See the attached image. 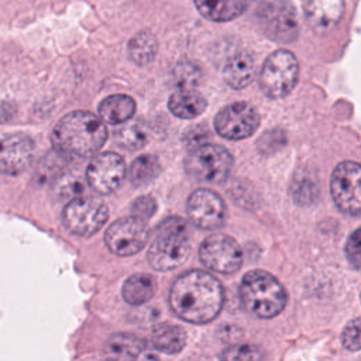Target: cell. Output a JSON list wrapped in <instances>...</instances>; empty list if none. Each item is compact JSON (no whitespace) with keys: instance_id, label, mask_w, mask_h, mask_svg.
I'll use <instances>...</instances> for the list:
<instances>
[{"instance_id":"1","label":"cell","mask_w":361,"mask_h":361,"mask_svg":"<svg viewBox=\"0 0 361 361\" xmlns=\"http://www.w3.org/2000/svg\"><path fill=\"white\" fill-rule=\"evenodd\" d=\"M172 310L183 320L195 324L212 322L221 310L224 290L212 274L192 269L175 279L169 290Z\"/></svg>"},{"instance_id":"2","label":"cell","mask_w":361,"mask_h":361,"mask_svg":"<svg viewBox=\"0 0 361 361\" xmlns=\"http://www.w3.org/2000/svg\"><path fill=\"white\" fill-rule=\"evenodd\" d=\"M107 138L102 118L90 111L76 110L63 116L54 127V149L66 159H85L94 155Z\"/></svg>"},{"instance_id":"3","label":"cell","mask_w":361,"mask_h":361,"mask_svg":"<svg viewBox=\"0 0 361 361\" xmlns=\"http://www.w3.org/2000/svg\"><path fill=\"white\" fill-rule=\"evenodd\" d=\"M240 299L248 313L261 319H271L283 310L288 295L274 275L254 269L241 279Z\"/></svg>"},{"instance_id":"4","label":"cell","mask_w":361,"mask_h":361,"mask_svg":"<svg viewBox=\"0 0 361 361\" xmlns=\"http://www.w3.org/2000/svg\"><path fill=\"white\" fill-rule=\"evenodd\" d=\"M189 228L183 219L169 217L158 227L148 250V262L158 271L175 269L189 255Z\"/></svg>"},{"instance_id":"5","label":"cell","mask_w":361,"mask_h":361,"mask_svg":"<svg viewBox=\"0 0 361 361\" xmlns=\"http://www.w3.org/2000/svg\"><path fill=\"white\" fill-rule=\"evenodd\" d=\"M233 168L231 154L221 145L204 144L189 152L185 159V171L195 180L204 183H221Z\"/></svg>"},{"instance_id":"6","label":"cell","mask_w":361,"mask_h":361,"mask_svg":"<svg viewBox=\"0 0 361 361\" xmlns=\"http://www.w3.org/2000/svg\"><path fill=\"white\" fill-rule=\"evenodd\" d=\"M299 63L295 55L286 49L271 54L259 72V87L271 99L285 97L298 82Z\"/></svg>"},{"instance_id":"7","label":"cell","mask_w":361,"mask_h":361,"mask_svg":"<svg viewBox=\"0 0 361 361\" xmlns=\"http://www.w3.org/2000/svg\"><path fill=\"white\" fill-rule=\"evenodd\" d=\"M109 219V207L99 197H75L62 212L63 226L73 234L89 237L99 231Z\"/></svg>"},{"instance_id":"8","label":"cell","mask_w":361,"mask_h":361,"mask_svg":"<svg viewBox=\"0 0 361 361\" xmlns=\"http://www.w3.org/2000/svg\"><path fill=\"white\" fill-rule=\"evenodd\" d=\"M330 192L343 213L361 216V165L351 161L338 164L331 173Z\"/></svg>"},{"instance_id":"9","label":"cell","mask_w":361,"mask_h":361,"mask_svg":"<svg viewBox=\"0 0 361 361\" xmlns=\"http://www.w3.org/2000/svg\"><path fill=\"white\" fill-rule=\"evenodd\" d=\"M202 264L219 274H233L243 264V251L238 243L226 234H212L203 240L199 248Z\"/></svg>"},{"instance_id":"10","label":"cell","mask_w":361,"mask_h":361,"mask_svg":"<svg viewBox=\"0 0 361 361\" xmlns=\"http://www.w3.org/2000/svg\"><path fill=\"white\" fill-rule=\"evenodd\" d=\"M149 228L145 220L128 216L111 223L104 234L107 248L120 257L137 254L147 244Z\"/></svg>"},{"instance_id":"11","label":"cell","mask_w":361,"mask_h":361,"mask_svg":"<svg viewBox=\"0 0 361 361\" xmlns=\"http://www.w3.org/2000/svg\"><path fill=\"white\" fill-rule=\"evenodd\" d=\"M259 126L258 111L245 102H237L220 110L214 118L216 131L227 140H243L252 135Z\"/></svg>"},{"instance_id":"12","label":"cell","mask_w":361,"mask_h":361,"mask_svg":"<svg viewBox=\"0 0 361 361\" xmlns=\"http://www.w3.org/2000/svg\"><path fill=\"white\" fill-rule=\"evenodd\" d=\"M259 24L267 37L276 42H292L299 34V24L295 8L283 1L276 0L267 3L258 14Z\"/></svg>"},{"instance_id":"13","label":"cell","mask_w":361,"mask_h":361,"mask_svg":"<svg viewBox=\"0 0 361 361\" xmlns=\"http://www.w3.org/2000/svg\"><path fill=\"white\" fill-rule=\"evenodd\" d=\"M186 210L190 221L203 230H214L224 224L227 210L223 199L210 189H196L188 199Z\"/></svg>"},{"instance_id":"14","label":"cell","mask_w":361,"mask_h":361,"mask_svg":"<svg viewBox=\"0 0 361 361\" xmlns=\"http://www.w3.org/2000/svg\"><path fill=\"white\" fill-rule=\"evenodd\" d=\"M126 176V164L123 157L116 152L97 154L86 169L87 183L99 193L109 195L114 192Z\"/></svg>"},{"instance_id":"15","label":"cell","mask_w":361,"mask_h":361,"mask_svg":"<svg viewBox=\"0 0 361 361\" xmlns=\"http://www.w3.org/2000/svg\"><path fill=\"white\" fill-rule=\"evenodd\" d=\"M34 142L23 133H13L0 137V172L18 175L32 161Z\"/></svg>"},{"instance_id":"16","label":"cell","mask_w":361,"mask_h":361,"mask_svg":"<svg viewBox=\"0 0 361 361\" xmlns=\"http://www.w3.org/2000/svg\"><path fill=\"white\" fill-rule=\"evenodd\" d=\"M344 14V0H307L305 18L309 27L317 34L333 30Z\"/></svg>"},{"instance_id":"17","label":"cell","mask_w":361,"mask_h":361,"mask_svg":"<svg viewBox=\"0 0 361 361\" xmlns=\"http://www.w3.org/2000/svg\"><path fill=\"white\" fill-rule=\"evenodd\" d=\"M107 353L118 361H144L147 360V345L145 343L134 334L117 333L113 334L107 344Z\"/></svg>"},{"instance_id":"18","label":"cell","mask_w":361,"mask_h":361,"mask_svg":"<svg viewBox=\"0 0 361 361\" xmlns=\"http://www.w3.org/2000/svg\"><path fill=\"white\" fill-rule=\"evenodd\" d=\"M255 75V61L248 52L233 55L224 65L223 78L233 89H243L251 83Z\"/></svg>"},{"instance_id":"19","label":"cell","mask_w":361,"mask_h":361,"mask_svg":"<svg viewBox=\"0 0 361 361\" xmlns=\"http://www.w3.org/2000/svg\"><path fill=\"white\" fill-rule=\"evenodd\" d=\"M168 106L171 113L179 118H195L206 110L207 102L196 89H178L169 97Z\"/></svg>"},{"instance_id":"20","label":"cell","mask_w":361,"mask_h":361,"mask_svg":"<svg viewBox=\"0 0 361 361\" xmlns=\"http://www.w3.org/2000/svg\"><path fill=\"white\" fill-rule=\"evenodd\" d=\"M199 13L207 20L223 23L241 16L247 0H193Z\"/></svg>"},{"instance_id":"21","label":"cell","mask_w":361,"mask_h":361,"mask_svg":"<svg viewBox=\"0 0 361 361\" xmlns=\"http://www.w3.org/2000/svg\"><path fill=\"white\" fill-rule=\"evenodd\" d=\"M135 113V102L128 94H113L106 97L99 106V114L109 124L128 121Z\"/></svg>"},{"instance_id":"22","label":"cell","mask_w":361,"mask_h":361,"mask_svg":"<svg viewBox=\"0 0 361 361\" xmlns=\"http://www.w3.org/2000/svg\"><path fill=\"white\" fill-rule=\"evenodd\" d=\"M157 290L155 278L149 274H135L127 278L123 285V298L128 305L138 306L147 303Z\"/></svg>"},{"instance_id":"23","label":"cell","mask_w":361,"mask_h":361,"mask_svg":"<svg viewBox=\"0 0 361 361\" xmlns=\"http://www.w3.org/2000/svg\"><path fill=\"white\" fill-rule=\"evenodd\" d=\"M152 345L165 354L179 353L186 344V333L180 326L162 323L152 330Z\"/></svg>"},{"instance_id":"24","label":"cell","mask_w":361,"mask_h":361,"mask_svg":"<svg viewBox=\"0 0 361 361\" xmlns=\"http://www.w3.org/2000/svg\"><path fill=\"white\" fill-rule=\"evenodd\" d=\"M128 51L131 59L137 65L149 63L158 51V42L152 32L144 30L137 32L128 42Z\"/></svg>"},{"instance_id":"25","label":"cell","mask_w":361,"mask_h":361,"mask_svg":"<svg viewBox=\"0 0 361 361\" xmlns=\"http://www.w3.org/2000/svg\"><path fill=\"white\" fill-rule=\"evenodd\" d=\"M161 172V164L154 155H141L130 166L128 178L134 186H142L155 179Z\"/></svg>"},{"instance_id":"26","label":"cell","mask_w":361,"mask_h":361,"mask_svg":"<svg viewBox=\"0 0 361 361\" xmlns=\"http://www.w3.org/2000/svg\"><path fill=\"white\" fill-rule=\"evenodd\" d=\"M290 192L293 199L300 204H309L314 202L319 195V183L317 179L310 173L296 175L292 180Z\"/></svg>"},{"instance_id":"27","label":"cell","mask_w":361,"mask_h":361,"mask_svg":"<svg viewBox=\"0 0 361 361\" xmlns=\"http://www.w3.org/2000/svg\"><path fill=\"white\" fill-rule=\"evenodd\" d=\"M116 144L123 147L124 149H140L147 142V134L145 131L135 123H127L123 124L116 133H114Z\"/></svg>"},{"instance_id":"28","label":"cell","mask_w":361,"mask_h":361,"mask_svg":"<svg viewBox=\"0 0 361 361\" xmlns=\"http://www.w3.org/2000/svg\"><path fill=\"white\" fill-rule=\"evenodd\" d=\"M202 76V69L195 62H180L172 71V80L179 89H195Z\"/></svg>"},{"instance_id":"29","label":"cell","mask_w":361,"mask_h":361,"mask_svg":"<svg viewBox=\"0 0 361 361\" xmlns=\"http://www.w3.org/2000/svg\"><path fill=\"white\" fill-rule=\"evenodd\" d=\"M262 351L254 344H235L227 347L221 355L220 361H261Z\"/></svg>"},{"instance_id":"30","label":"cell","mask_w":361,"mask_h":361,"mask_svg":"<svg viewBox=\"0 0 361 361\" xmlns=\"http://www.w3.org/2000/svg\"><path fill=\"white\" fill-rule=\"evenodd\" d=\"M341 343L350 351L361 348V317L353 319L341 333Z\"/></svg>"},{"instance_id":"31","label":"cell","mask_w":361,"mask_h":361,"mask_svg":"<svg viewBox=\"0 0 361 361\" xmlns=\"http://www.w3.org/2000/svg\"><path fill=\"white\" fill-rule=\"evenodd\" d=\"M83 190V182L79 176L75 175H65L61 176L56 182V192L61 197H69L71 200L79 197Z\"/></svg>"},{"instance_id":"32","label":"cell","mask_w":361,"mask_h":361,"mask_svg":"<svg viewBox=\"0 0 361 361\" xmlns=\"http://www.w3.org/2000/svg\"><path fill=\"white\" fill-rule=\"evenodd\" d=\"M345 257L353 268L361 269V228L350 234L345 243Z\"/></svg>"},{"instance_id":"33","label":"cell","mask_w":361,"mask_h":361,"mask_svg":"<svg viewBox=\"0 0 361 361\" xmlns=\"http://www.w3.org/2000/svg\"><path fill=\"white\" fill-rule=\"evenodd\" d=\"M209 138H210V133H209L207 127L200 124V126H195V127L189 128L183 137V141L188 148L195 149V148H199V147L207 144Z\"/></svg>"},{"instance_id":"34","label":"cell","mask_w":361,"mask_h":361,"mask_svg":"<svg viewBox=\"0 0 361 361\" xmlns=\"http://www.w3.org/2000/svg\"><path fill=\"white\" fill-rule=\"evenodd\" d=\"M155 209H157V203L151 196H141V197L135 199L131 206L133 216H135L141 220L149 219L155 213Z\"/></svg>"},{"instance_id":"35","label":"cell","mask_w":361,"mask_h":361,"mask_svg":"<svg viewBox=\"0 0 361 361\" xmlns=\"http://www.w3.org/2000/svg\"><path fill=\"white\" fill-rule=\"evenodd\" d=\"M103 361H118V360H116V358H113V357H110V358H107V360H103Z\"/></svg>"}]
</instances>
